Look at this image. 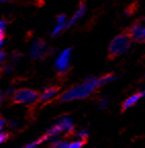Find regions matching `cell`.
I'll return each instance as SVG.
<instances>
[{"label": "cell", "mask_w": 145, "mask_h": 148, "mask_svg": "<svg viewBox=\"0 0 145 148\" xmlns=\"http://www.w3.org/2000/svg\"><path fill=\"white\" fill-rule=\"evenodd\" d=\"M85 10H86V5H85V3L82 2L80 5V7H79V9L76 11V13H75V14L71 18V20H69V22L67 23V25H65V29H69V27H71L74 24H76V23L78 22L81 18H82V15L84 14Z\"/></svg>", "instance_id": "7"}, {"label": "cell", "mask_w": 145, "mask_h": 148, "mask_svg": "<svg viewBox=\"0 0 145 148\" xmlns=\"http://www.w3.org/2000/svg\"><path fill=\"white\" fill-rule=\"evenodd\" d=\"M65 25H67V24H63V23H56V26H55V28H54L53 31H52V36H53V37H55V36L58 35L59 33H60L63 29H65Z\"/></svg>", "instance_id": "10"}, {"label": "cell", "mask_w": 145, "mask_h": 148, "mask_svg": "<svg viewBox=\"0 0 145 148\" xmlns=\"http://www.w3.org/2000/svg\"><path fill=\"white\" fill-rule=\"evenodd\" d=\"M78 136L81 138V139H82V141L87 142V138H88V135H87L86 132H84V131H83V132H81V133L78 134Z\"/></svg>", "instance_id": "13"}, {"label": "cell", "mask_w": 145, "mask_h": 148, "mask_svg": "<svg viewBox=\"0 0 145 148\" xmlns=\"http://www.w3.org/2000/svg\"><path fill=\"white\" fill-rule=\"evenodd\" d=\"M144 22H145V18H144Z\"/></svg>", "instance_id": "18"}, {"label": "cell", "mask_w": 145, "mask_h": 148, "mask_svg": "<svg viewBox=\"0 0 145 148\" xmlns=\"http://www.w3.org/2000/svg\"><path fill=\"white\" fill-rule=\"evenodd\" d=\"M7 1H9V0H1V2H7Z\"/></svg>", "instance_id": "17"}, {"label": "cell", "mask_w": 145, "mask_h": 148, "mask_svg": "<svg viewBox=\"0 0 145 148\" xmlns=\"http://www.w3.org/2000/svg\"><path fill=\"white\" fill-rule=\"evenodd\" d=\"M86 143L85 141H76L73 142V143L69 144V147L67 148H81L84 144Z\"/></svg>", "instance_id": "11"}, {"label": "cell", "mask_w": 145, "mask_h": 148, "mask_svg": "<svg viewBox=\"0 0 145 148\" xmlns=\"http://www.w3.org/2000/svg\"><path fill=\"white\" fill-rule=\"evenodd\" d=\"M143 95H144L143 92H138V93L134 94V95H132L131 97H129L128 99L124 101L123 104H122V111H125L126 109H128L129 107L133 106V105H134Z\"/></svg>", "instance_id": "8"}, {"label": "cell", "mask_w": 145, "mask_h": 148, "mask_svg": "<svg viewBox=\"0 0 145 148\" xmlns=\"http://www.w3.org/2000/svg\"><path fill=\"white\" fill-rule=\"evenodd\" d=\"M69 147V144H67V143H65V144H61L60 146H59L58 148H67Z\"/></svg>", "instance_id": "16"}, {"label": "cell", "mask_w": 145, "mask_h": 148, "mask_svg": "<svg viewBox=\"0 0 145 148\" xmlns=\"http://www.w3.org/2000/svg\"><path fill=\"white\" fill-rule=\"evenodd\" d=\"M46 52H47V46H46L45 42L42 40L37 39L33 42L32 46L30 48V56L33 59H41L45 56Z\"/></svg>", "instance_id": "5"}, {"label": "cell", "mask_w": 145, "mask_h": 148, "mask_svg": "<svg viewBox=\"0 0 145 148\" xmlns=\"http://www.w3.org/2000/svg\"><path fill=\"white\" fill-rule=\"evenodd\" d=\"M130 36L136 42H145V27L140 24H135L130 29Z\"/></svg>", "instance_id": "6"}, {"label": "cell", "mask_w": 145, "mask_h": 148, "mask_svg": "<svg viewBox=\"0 0 145 148\" xmlns=\"http://www.w3.org/2000/svg\"><path fill=\"white\" fill-rule=\"evenodd\" d=\"M5 29H6V22L1 21L0 22V35H4Z\"/></svg>", "instance_id": "12"}, {"label": "cell", "mask_w": 145, "mask_h": 148, "mask_svg": "<svg viewBox=\"0 0 145 148\" xmlns=\"http://www.w3.org/2000/svg\"><path fill=\"white\" fill-rule=\"evenodd\" d=\"M71 61V48H67L58 55L55 61V68L58 70L59 74H65L69 66Z\"/></svg>", "instance_id": "4"}, {"label": "cell", "mask_w": 145, "mask_h": 148, "mask_svg": "<svg viewBox=\"0 0 145 148\" xmlns=\"http://www.w3.org/2000/svg\"><path fill=\"white\" fill-rule=\"evenodd\" d=\"M103 84L102 79L89 78L85 82L71 87L59 96V101H71L74 99H82L89 96L94 90Z\"/></svg>", "instance_id": "1"}, {"label": "cell", "mask_w": 145, "mask_h": 148, "mask_svg": "<svg viewBox=\"0 0 145 148\" xmlns=\"http://www.w3.org/2000/svg\"><path fill=\"white\" fill-rule=\"evenodd\" d=\"M0 58H1V61L5 58V52H3V51L1 52V54H0Z\"/></svg>", "instance_id": "15"}, {"label": "cell", "mask_w": 145, "mask_h": 148, "mask_svg": "<svg viewBox=\"0 0 145 148\" xmlns=\"http://www.w3.org/2000/svg\"><path fill=\"white\" fill-rule=\"evenodd\" d=\"M131 39H132L131 36L127 33L120 34L115 38H113V41L109 44V47H108V56H109V58L113 59L125 53L130 47Z\"/></svg>", "instance_id": "2"}, {"label": "cell", "mask_w": 145, "mask_h": 148, "mask_svg": "<svg viewBox=\"0 0 145 148\" xmlns=\"http://www.w3.org/2000/svg\"><path fill=\"white\" fill-rule=\"evenodd\" d=\"M39 97V93L32 89H21L16 91L12 96L11 104L16 103H31Z\"/></svg>", "instance_id": "3"}, {"label": "cell", "mask_w": 145, "mask_h": 148, "mask_svg": "<svg viewBox=\"0 0 145 148\" xmlns=\"http://www.w3.org/2000/svg\"><path fill=\"white\" fill-rule=\"evenodd\" d=\"M58 91H59V87H57V86L47 87L45 90H44V92L42 93V95L40 96L39 101L41 102V101H45V100H47V99H50V98L53 97V96L55 95Z\"/></svg>", "instance_id": "9"}, {"label": "cell", "mask_w": 145, "mask_h": 148, "mask_svg": "<svg viewBox=\"0 0 145 148\" xmlns=\"http://www.w3.org/2000/svg\"><path fill=\"white\" fill-rule=\"evenodd\" d=\"M7 138H8V134L7 133H1V135H0V142L3 143V142L6 141Z\"/></svg>", "instance_id": "14"}]
</instances>
